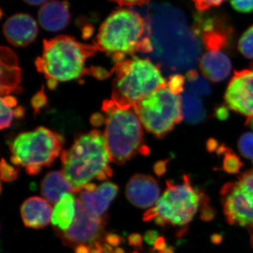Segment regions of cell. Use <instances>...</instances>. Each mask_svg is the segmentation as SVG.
Masks as SVG:
<instances>
[{
	"mask_svg": "<svg viewBox=\"0 0 253 253\" xmlns=\"http://www.w3.org/2000/svg\"><path fill=\"white\" fill-rule=\"evenodd\" d=\"M146 19L154 46L149 56L158 67L171 75L194 69L201 59L202 42L184 12L170 4L151 5Z\"/></svg>",
	"mask_w": 253,
	"mask_h": 253,
	"instance_id": "6da1fadb",
	"label": "cell"
},
{
	"mask_svg": "<svg viewBox=\"0 0 253 253\" xmlns=\"http://www.w3.org/2000/svg\"><path fill=\"white\" fill-rule=\"evenodd\" d=\"M94 44L116 63L136 52L149 55L154 51L146 18L128 9L116 10L108 16L100 26Z\"/></svg>",
	"mask_w": 253,
	"mask_h": 253,
	"instance_id": "7a4b0ae2",
	"label": "cell"
},
{
	"mask_svg": "<svg viewBox=\"0 0 253 253\" xmlns=\"http://www.w3.org/2000/svg\"><path fill=\"white\" fill-rule=\"evenodd\" d=\"M104 134L97 129L76 136L72 146L61 153L62 172L80 193L91 181L113 175Z\"/></svg>",
	"mask_w": 253,
	"mask_h": 253,
	"instance_id": "3957f363",
	"label": "cell"
},
{
	"mask_svg": "<svg viewBox=\"0 0 253 253\" xmlns=\"http://www.w3.org/2000/svg\"><path fill=\"white\" fill-rule=\"evenodd\" d=\"M97 51L95 44L80 42L73 37H55L43 41L42 54L37 58L36 66L38 72L44 75L49 89H53L61 82L91 74V69L85 67L86 61Z\"/></svg>",
	"mask_w": 253,
	"mask_h": 253,
	"instance_id": "277c9868",
	"label": "cell"
},
{
	"mask_svg": "<svg viewBox=\"0 0 253 253\" xmlns=\"http://www.w3.org/2000/svg\"><path fill=\"white\" fill-rule=\"evenodd\" d=\"M112 73V100L123 109L134 108L151 93L168 85L161 69L149 58L130 56L116 63Z\"/></svg>",
	"mask_w": 253,
	"mask_h": 253,
	"instance_id": "5b68a950",
	"label": "cell"
},
{
	"mask_svg": "<svg viewBox=\"0 0 253 253\" xmlns=\"http://www.w3.org/2000/svg\"><path fill=\"white\" fill-rule=\"evenodd\" d=\"M104 136L111 162L123 165L138 154H146L142 123L134 108L119 107L111 100L104 101Z\"/></svg>",
	"mask_w": 253,
	"mask_h": 253,
	"instance_id": "8992f818",
	"label": "cell"
},
{
	"mask_svg": "<svg viewBox=\"0 0 253 253\" xmlns=\"http://www.w3.org/2000/svg\"><path fill=\"white\" fill-rule=\"evenodd\" d=\"M166 188L157 204L145 212V221L154 220L161 226H185L191 222L200 205L207 196L192 185L189 176L184 174L181 183L166 181Z\"/></svg>",
	"mask_w": 253,
	"mask_h": 253,
	"instance_id": "52a82bcc",
	"label": "cell"
},
{
	"mask_svg": "<svg viewBox=\"0 0 253 253\" xmlns=\"http://www.w3.org/2000/svg\"><path fill=\"white\" fill-rule=\"evenodd\" d=\"M63 145V136L44 127L18 134L10 145L11 161L14 166L24 168L30 175H36L43 168L54 162Z\"/></svg>",
	"mask_w": 253,
	"mask_h": 253,
	"instance_id": "ba28073f",
	"label": "cell"
},
{
	"mask_svg": "<svg viewBox=\"0 0 253 253\" xmlns=\"http://www.w3.org/2000/svg\"><path fill=\"white\" fill-rule=\"evenodd\" d=\"M143 126L158 139H163L184 120L180 96L168 85L160 88L134 107Z\"/></svg>",
	"mask_w": 253,
	"mask_h": 253,
	"instance_id": "9c48e42d",
	"label": "cell"
},
{
	"mask_svg": "<svg viewBox=\"0 0 253 253\" xmlns=\"http://www.w3.org/2000/svg\"><path fill=\"white\" fill-rule=\"evenodd\" d=\"M220 196L226 221L253 229V168L223 186Z\"/></svg>",
	"mask_w": 253,
	"mask_h": 253,
	"instance_id": "30bf717a",
	"label": "cell"
},
{
	"mask_svg": "<svg viewBox=\"0 0 253 253\" xmlns=\"http://www.w3.org/2000/svg\"><path fill=\"white\" fill-rule=\"evenodd\" d=\"M106 224V217L93 214L78 199H76V217L72 224L66 231H56L66 246L73 248L81 245L89 246L102 241Z\"/></svg>",
	"mask_w": 253,
	"mask_h": 253,
	"instance_id": "8fae6325",
	"label": "cell"
},
{
	"mask_svg": "<svg viewBox=\"0 0 253 253\" xmlns=\"http://www.w3.org/2000/svg\"><path fill=\"white\" fill-rule=\"evenodd\" d=\"M191 27L207 51L225 49L234 35V28L227 18L217 13H197Z\"/></svg>",
	"mask_w": 253,
	"mask_h": 253,
	"instance_id": "7c38bea8",
	"label": "cell"
},
{
	"mask_svg": "<svg viewBox=\"0 0 253 253\" xmlns=\"http://www.w3.org/2000/svg\"><path fill=\"white\" fill-rule=\"evenodd\" d=\"M251 66L234 73L224 95L228 109L248 118L253 117V62Z\"/></svg>",
	"mask_w": 253,
	"mask_h": 253,
	"instance_id": "4fadbf2b",
	"label": "cell"
},
{
	"mask_svg": "<svg viewBox=\"0 0 253 253\" xmlns=\"http://www.w3.org/2000/svg\"><path fill=\"white\" fill-rule=\"evenodd\" d=\"M161 189L153 176L137 174L131 176L126 186V199L139 208H153L160 199Z\"/></svg>",
	"mask_w": 253,
	"mask_h": 253,
	"instance_id": "5bb4252c",
	"label": "cell"
},
{
	"mask_svg": "<svg viewBox=\"0 0 253 253\" xmlns=\"http://www.w3.org/2000/svg\"><path fill=\"white\" fill-rule=\"evenodd\" d=\"M3 34L13 46L24 47L36 41L38 25L29 14L18 13L6 20L3 26Z\"/></svg>",
	"mask_w": 253,
	"mask_h": 253,
	"instance_id": "9a60e30c",
	"label": "cell"
},
{
	"mask_svg": "<svg viewBox=\"0 0 253 253\" xmlns=\"http://www.w3.org/2000/svg\"><path fill=\"white\" fill-rule=\"evenodd\" d=\"M118 191V186L108 181L94 190H82L80 192V199L93 214L104 217L110 204L117 196Z\"/></svg>",
	"mask_w": 253,
	"mask_h": 253,
	"instance_id": "2e32d148",
	"label": "cell"
},
{
	"mask_svg": "<svg viewBox=\"0 0 253 253\" xmlns=\"http://www.w3.org/2000/svg\"><path fill=\"white\" fill-rule=\"evenodd\" d=\"M38 19L42 27L46 31H62L67 27L71 20L69 3L60 0L44 3L38 13Z\"/></svg>",
	"mask_w": 253,
	"mask_h": 253,
	"instance_id": "e0dca14e",
	"label": "cell"
},
{
	"mask_svg": "<svg viewBox=\"0 0 253 253\" xmlns=\"http://www.w3.org/2000/svg\"><path fill=\"white\" fill-rule=\"evenodd\" d=\"M52 213V207L49 203L38 196L26 200L21 208L23 224L32 229H42L49 225Z\"/></svg>",
	"mask_w": 253,
	"mask_h": 253,
	"instance_id": "ac0fdd59",
	"label": "cell"
},
{
	"mask_svg": "<svg viewBox=\"0 0 253 253\" xmlns=\"http://www.w3.org/2000/svg\"><path fill=\"white\" fill-rule=\"evenodd\" d=\"M199 67L204 76L212 83L224 81L230 75L231 60L221 51H208L199 61Z\"/></svg>",
	"mask_w": 253,
	"mask_h": 253,
	"instance_id": "d6986e66",
	"label": "cell"
},
{
	"mask_svg": "<svg viewBox=\"0 0 253 253\" xmlns=\"http://www.w3.org/2000/svg\"><path fill=\"white\" fill-rule=\"evenodd\" d=\"M21 70L18 58L9 48L1 47V94L7 96L16 90L21 82Z\"/></svg>",
	"mask_w": 253,
	"mask_h": 253,
	"instance_id": "ffe728a7",
	"label": "cell"
},
{
	"mask_svg": "<svg viewBox=\"0 0 253 253\" xmlns=\"http://www.w3.org/2000/svg\"><path fill=\"white\" fill-rule=\"evenodd\" d=\"M41 191L44 199L51 204L57 203L65 193H77L63 172L60 171H51L46 174L42 181Z\"/></svg>",
	"mask_w": 253,
	"mask_h": 253,
	"instance_id": "44dd1931",
	"label": "cell"
},
{
	"mask_svg": "<svg viewBox=\"0 0 253 253\" xmlns=\"http://www.w3.org/2000/svg\"><path fill=\"white\" fill-rule=\"evenodd\" d=\"M76 213V200L71 193H65L55 205L51 223L61 231L67 230L72 224Z\"/></svg>",
	"mask_w": 253,
	"mask_h": 253,
	"instance_id": "7402d4cb",
	"label": "cell"
},
{
	"mask_svg": "<svg viewBox=\"0 0 253 253\" xmlns=\"http://www.w3.org/2000/svg\"><path fill=\"white\" fill-rule=\"evenodd\" d=\"M183 118L190 124H200L208 118L201 96L186 90L180 95Z\"/></svg>",
	"mask_w": 253,
	"mask_h": 253,
	"instance_id": "603a6c76",
	"label": "cell"
},
{
	"mask_svg": "<svg viewBox=\"0 0 253 253\" xmlns=\"http://www.w3.org/2000/svg\"><path fill=\"white\" fill-rule=\"evenodd\" d=\"M25 114L22 106H18V101L14 96H1V129L11 126L15 119L23 118Z\"/></svg>",
	"mask_w": 253,
	"mask_h": 253,
	"instance_id": "cb8c5ba5",
	"label": "cell"
},
{
	"mask_svg": "<svg viewBox=\"0 0 253 253\" xmlns=\"http://www.w3.org/2000/svg\"><path fill=\"white\" fill-rule=\"evenodd\" d=\"M186 90L199 96H208L212 92V87L207 80L201 76L196 70L186 73Z\"/></svg>",
	"mask_w": 253,
	"mask_h": 253,
	"instance_id": "d4e9b609",
	"label": "cell"
},
{
	"mask_svg": "<svg viewBox=\"0 0 253 253\" xmlns=\"http://www.w3.org/2000/svg\"><path fill=\"white\" fill-rule=\"evenodd\" d=\"M216 153L218 155L224 156L222 167H221L222 170L230 174H236L239 173L244 164L235 152L224 145H221V146L219 145L217 149L216 150Z\"/></svg>",
	"mask_w": 253,
	"mask_h": 253,
	"instance_id": "484cf974",
	"label": "cell"
},
{
	"mask_svg": "<svg viewBox=\"0 0 253 253\" xmlns=\"http://www.w3.org/2000/svg\"><path fill=\"white\" fill-rule=\"evenodd\" d=\"M237 48L244 57L253 59V25L250 26L239 38Z\"/></svg>",
	"mask_w": 253,
	"mask_h": 253,
	"instance_id": "4316f807",
	"label": "cell"
},
{
	"mask_svg": "<svg viewBox=\"0 0 253 253\" xmlns=\"http://www.w3.org/2000/svg\"><path fill=\"white\" fill-rule=\"evenodd\" d=\"M238 148L244 158L253 161V133H244L238 141Z\"/></svg>",
	"mask_w": 253,
	"mask_h": 253,
	"instance_id": "83f0119b",
	"label": "cell"
},
{
	"mask_svg": "<svg viewBox=\"0 0 253 253\" xmlns=\"http://www.w3.org/2000/svg\"><path fill=\"white\" fill-rule=\"evenodd\" d=\"M168 88L174 94L179 95L184 91V86H186V78L179 74L171 75L167 83Z\"/></svg>",
	"mask_w": 253,
	"mask_h": 253,
	"instance_id": "f1b7e54d",
	"label": "cell"
},
{
	"mask_svg": "<svg viewBox=\"0 0 253 253\" xmlns=\"http://www.w3.org/2000/svg\"><path fill=\"white\" fill-rule=\"evenodd\" d=\"M18 168H14L2 159L1 163V180L10 182L16 180L18 175Z\"/></svg>",
	"mask_w": 253,
	"mask_h": 253,
	"instance_id": "f546056e",
	"label": "cell"
},
{
	"mask_svg": "<svg viewBox=\"0 0 253 253\" xmlns=\"http://www.w3.org/2000/svg\"><path fill=\"white\" fill-rule=\"evenodd\" d=\"M194 2L195 8L199 12H204L212 9L219 7L226 0H191Z\"/></svg>",
	"mask_w": 253,
	"mask_h": 253,
	"instance_id": "4dcf8cb0",
	"label": "cell"
},
{
	"mask_svg": "<svg viewBox=\"0 0 253 253\" xmlns=\"http://www.w3.org/2000/svg\"><path fill=\"white\" fill-rule=\"evenodd\" d=\"M230 4L234 10L242 14L253 11V0H230Z\"/></svg>",
	"mask_w": 253,
	"mask_h": 253,
	"instance_id": "1f68e13d",
	"label": "cell"
},
{
	"mask_svg": "<svg viewBox=\"0 0 253 253\" xmlns=\"http://www.w3.org/2000/svg\"><path fill=\"white\" fill-rule=\"evenodd\" d=\"M214 217V211L212 208L208 205V200L205 201L202 204L201 210V219L205 221L212 220Z\"/></svg>",
	"mask_w": 253,
	"mask_h": 253,
	"instance_id": "d6a6232c",
	"label": "cell"
},
{
	"mask_svg": "<svg viewBox=\"0 0 253 253\" xmlns=\"http://www.w3.org/2000/svg\"><path fill=\"white\" fill-rule=\"evenodd\" d=\"M117 3L120 6H143L149 4L150 0H111Z\"/></svg>",
	"mask_w": 253,
	"mask_h": 253,
	"instance_id": "836d02e7",
	"label": "cell"
},
{
	"mask_svg": "<svg viewBox=\"0 0 253 253\" xmlns=\"http://www.w3.org/2000/svg\"><path fill=\"white\" fill-rule=\"evenodd\" d=\"M129 239V244L131 246H134V248H139L141 249L142 246V238L138 234H131L128 238Z\"/></svg>",
	"mask_w": 253,
	"mask_h": 253,
	"instance_id": "e575fe53",
	"label": "cell"
},
{
	"mask_svg": "<svg viewBox=\"0 0 253 253\" xmlns=\"http://www.w3.org/2000/svg\"><path fill=\"white\" fill-rule=\"evenodd\" d=\"M215 116L218 119L221 120V121H224V120L229 118V109H228L227 106L224 105V106L217 108L215 111Z\"/></svg>",
	"mask_w": 253,
	"mask_h": 253,
	"instance_id": "d590c367",
	"label": "cell"
},
{
	"mask_svg": "<svg viewBox=\"0 0 253 253\" xmlns=\"http://www.w3.org/2000/svg\"><path fill=\"white\" fill-rule=\"evenodd\" d=\"M106 243L111 246H118L122 241V239L119 236L114 234H109L106 236Z\"/></svg>",
	"mask_w": 253,
	"mask_h": 253,
	"instance_id": "8d00e7d4",
	"label": "cell"
},
{
	"mask_svg": "<svg viewBox=\"0 0 253 253\" xmlns=\"http://www.w3.org/2000/svg\"><path fill=\"white\" fill-rule=\"evenodd\" d=\"M158 238V233L155 231H149L145 234L144 239L148 244H154Z\"/></svg>",
	"mask_w": 253,
	"mask_h": 253,
	"instance_id": "74e56055",
	"label": "cell"
},
{
	"mask_svg": "<svg viewBox=\"0 0 253 253\" xmlns=\"http://www.w3.org/2000/svg\"><path fill=\"white\" fill-rule=\"evenodd\" d=\"M167 245H166V241L163 237H159L156 240V242L154 244V249L158 252H163L164 250L167 248Z\"/></svg>",
	"mask_w": 253,
	"mask_h": 253,
	"instance_id": "f35d334b",
	"label": "cell"
},
{
	"mask_svg": "<svg viewBox=\"0 0 253 253\" xmlns=\"http://www.w3.org/2000/svg\"><path fill=\"white\" fill-rule=\"evenodd\" d=\"M165 166H166V163H163V162L158 163L156 165V167H155V171L157 173L158 175H162L166 172V168Z\"/></svg>",
	"mask_w": 253,
	"mask_h": 253,
	"instance_id": "ab89813d",
	"label": "cell"
},
{
	"mask_svg": "<svg viewBox=\"0 0 253 253\" xmlns=\"http://www.w3.org/2000/svg\"><path fill=\"white\" fill-rule=\"evenodd\" d=\"M75 253H90L89 247L86 245H81L75 248Z\"/></svg>",
	"mask_w": 253,
	"mask_h": 253,
	"instance_id": "60d3db41",
	"label": "cell"
},
{
	"mask_svg": "<svg viewBox=\"0 0 253 253\" xmlns=\"http://www.w3.org/2000/svg\"><path fill=\"white\" fill-rule=\"evenodd\" d=\"M25 2L31 6H39L46 2V0H23Z\"/></svg>",
	"mask_w": 253,
	"mask_h": 253,
	"instance_id": "b9f144b4",
	"label": "cell"
},
{
	"mask_svg": "<svg viewBox=\"0 0 253 253\" xmlns=\"http://www.w3.org/2000/svg\"><path fill=\"white\" fill-rule=\"evenodd\" d=\"M103 253H115L113 251V246H110L109 244L104 245V252Z\"/></svg>",
	"mask_w": 253,
	"mask_h": 253,
	"instance_id": "7bdbcfd3",
	"label": "cell"
},
{
	"mask_svg": "<svg viewBox=\"0 0 253 253\" xmlns=\"http://www.w3.org/2000/svg\"><path fill=\"white\" fill-rule=\"evenodd\" d=\"M246 124L249 126H251V128L253 129V117L248 118L247 121H246Z\"/></svg>",
	"mask_w": 253,
	"mask_h": 253,
	"instance_id": "ee69618b",
	"label": "cell"
},
{
	"mask_svg": "<svg viewBox=\"0 0 253 253\" xmlns=\"http://www.w3.org/2000/svg\"><path fill=\"white\" fill-rule=\"evenodd\" d=\"M115 253H125L123 249H120V248H117L115 251Z\"/></svg>",
	"mask_w": 253,
	"mask_h": 253,
	"instance_id": "f6af8a7d",
	"label": "cell"
},
{
	"mask_svg": "<svg viewBox=\"0 0 253 253\" xmlns=\"http://www.w3.org/2000/svg\"><path fill=\"white\" fill-rule=\"evenodd\" d=\"M252 234H251V243H252L253 247V229L252 231Z\"/></svg>",
	"mask_w": 253,
	"mask_h": 253,
	"instance_id": "bcb514c9",
	"label": "cell"
},
{
	"mask_svg": "<svg viewBox=\"0 0 253 253\" xmlns=\"http://www.w3.org/2000/svg\"><path fill=\"white\" fill-rule=\"evenodd\" d=\"M162 253L159 252V253Z\"/></svg>",
	"mask_w": 253,
	"mask_h": 253,
	"instance_id": "7dc6e473",
	"label": "cell"
}]
</instances>
